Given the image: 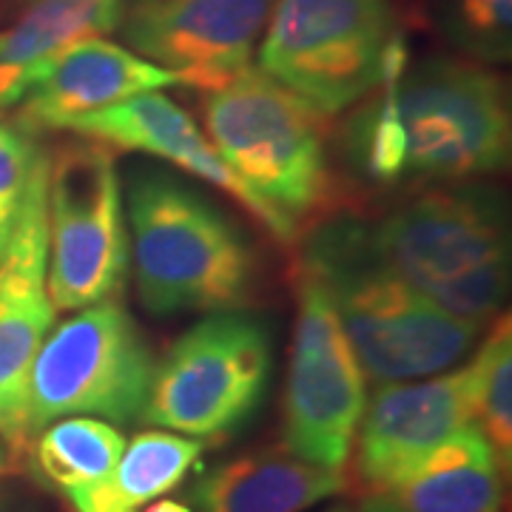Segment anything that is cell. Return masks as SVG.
Masks as SVG:
<instances>
[{"label": "cell", "instance_id": "1", "mask_svg": "<svg viewBox=\"0 0 512 512\" xmlns=\"http://www.w3.org/2000/svg\"><path fill=\"white\" fill-rule=\"evenodd\" d=\"M123 205L137 293L154 316L242 311L254 299V242L197 188L134 168Z\"/></svg>", "mask_w": 512, "mask_h": 512}, {"label": "cell", "instance_id": "2", "mask_svg": "<svg viewBox=\"0 0 512 512\" xmlns=\"http://www.w3.org/2000/svg\"><path fill=\"white\" fill-rule=\"evenodd\" d=\"M302 271L328 288L350 348L376 384L453 370L484 330L444 313L379 268L359 220H336L313 231L302 251Z\"/></svg>", "mask_w": 512, "mask_h": 512}, {"label": "cell", "instance_id": "3", "mask_svg": "<svg viewBox=\"0 0 512 512\" xmlns=\"http://www.w3.org/2000/svg\"><path fill=\"white\" fill-rule=\"evenodd\" d=\"M325 114L251 66L205 92V128L225 165L262 205L268 231L296 239V225L330 200Z\"/></svg>", "mask_w": 512, "mask_h": 512}, {"label": "cell", "instance_id": "4", "mask_svg": "<svg viewBox=\"0 0 512 512\" xmlns=\"http://www.w3.org/2000/svg\"><path fill=\"white\" fill-rule=\"evenodd\" d=\"M407 66L393 0H276L256 69L325 117L359 106Z\"/></svg>", "mask_w": 512, "mask_h": 512}, {"label": "cell", "instance_id": "5", "mask_svg": "<svg viewBox=\"0 0 512 512\" xmlns=\"http://www.w3.org/2000/svg\"><path fill=\"white\" fill-rule=\"evenodd\" d=\"M404 131V180L467 183L510 163V103L501 77L464 57H430L393 80Z\"/></svg>", "mask_w": 512, "mask_h": 512}, {"label": "cell", "instance_id": "6", "mask_svg": "<svg viewBox=\"0 0 512 512\" xmlns=\"http://www.w3.org/2000/svg\"><path fill=\"white\" fill-rule=\"evenodd\" d=\"M274 373L271 330L251 313H208L154 365L140 419L191 439H225L254 419Z\"/></svg>", "mask_w": 512, "mask_h": 512}, {"label": "cell", "instance_id": "7", "mask_svg": "<svg viewBox=\"0 0 512 512\" xmlns=\"http://www.w3.org/2000/svg\"><path fill=\"white\" fill-rule=\"evenodd\" d=\"M154 350L123 302L106 299L49 330L26 393L29 441L57 419L92 416L131 424L143 416Z\"/></svg>", "mask_w": 512, "mask_h": 512}, {"label": "cell", "instance_id": "8", "mask_svg": "<svg viewBox=\"0 0 512 512\" xmlns=\"http://www.w3.org/2000/svg\"><path fill=\"white\" fill-rule=\"evenodd\" d=\"M49 271L57 311H83L126 288V205L114 154L106 143H66L49 157L46 188Z\"/></svg>", "mask_w": 512, "mask_h": 512}, {"label": "cell", "instance_id": "9", "mask_svg": "<svg viewBox=\"0 0 512 512\" xmlns=\"http://www.w3.org/2000/svg\"><path fill=\"white\" fill-rule=\"evenodd\" d=\"M365 379L328 288L302 271L282 407L285 450L308 464L342 473L365 413Z\"/></svg>", "mask_w": 512, "mask_h": 512}, {"label": "cell", "instance_id": "10", "mask_svg": "<svg viewBox=\"0 0 512 512\" xmlns=\"http://www.w3.org/2000/svg\"><path fill=\"white\" fill-rule=\"evenodd\" d=\"M376 265L421 296L467 271L510 259V222L490 188H441L365 225Z\"/></svg>", "mask_w": 512, "mask_h": 512}, {"label": "cell", "instance_id": "11", "mask_svg": "<svg viewBox=\"0 0 512 512\" xmlns=\"http://www.w3.org/2000/svg\"><path fill=\"white\" fill-rule=\"evenodd\" d=\"M276 0H128L120 32L148 63L180 86L222 89L254 66Z\"/></svg>", "mask_w": 512, "mask_h": 512}, {"label": "cell", "instance_id": "12", "mask_svg": "<svg viewBox=\"0 0 512 512\" xmlns=\"http://www.w3.org/2000/svg\"><path fill=\"white\" fill-rule=\"evenodd\" d=\"M49 157L40 165L23 205L15 237L0 259V439L9 447L29 444L26 393L35 356L55 328L49 271V222H46Z\"/></svg>", "mask_w": 512, "mask_h": 512}, {"label": "cell", "instance_id": "13", "mask_svg": "<svg viewBox=\"0 0 512 512\" xmlns=\"http://www.w3.org/2000/svg\"><path fill=\"white\" fill-rule=\"evenodd\" d=\"M470 424V365L413 382L379 384L373 399H367L353 441L359 493L402 478Z\"/></svg>", "mask_w": 512, "mask_h": 512}, {"label": "cell", "instance_id": "14", "mask_svg": "<svg viewBox=\"0 0 512 512\" xmlns=\"http://www.w3.org/2000/svg\"><path fill=\"white\" fill-rule=\"evenodd\" d=\"M180 86L177 74L134 55L106 37L74 43L40 74L20 100L18 123L26 128H66L69 120L117 106L128 97Z\"/></svg>", "mask_w": 512, "mask_h": 512}, {"label": "cell", "instance_id": "15", "mask_svg": "<svg viewBox=\"0 0 512 512\" xmlns=\"http://www.w3.org/2000/svg\"><path fill=\"white\" fill-rule=\"evenodd\" d=\"M66 131L80 134L86 140H97L106 146L131 148L143 151L157 160L185 168L197 174L200 180L222 188L234 200L242 202L256 220L268 225V217L256 197L239 183L237 174L225 165L217 148L194 123V117L180 109L171 97L163 92H146L128 97L117 106H109L94 114H83L66 123Z\"/></svg>", "mask_w": 512, "mask_h": 512}, {"label": "cell", "instance_id": "16", "mask_svg": "<svg viewBox=\"0 0 512 512\" xmlns=\"http://www.w3.org/2000/svg\"><path fill=\"white\" fill-rule=\"evenodd\" d=\"M504 470L478 427H464L402 478L359 493L353 512H501Z\"/></svg>", "mask_w": 512, "mask_h": 512}, {"label": "cell", "instance_id": "17", "mask_svg": "<svg viewBox=\"0 0 512 512\" xmlns=\"http://www.w3.org/2000/svg\"><path fill=\"white\" fill-rule=\"evenodd\" d=\"M342 490V473L288 450H262L202 473L188 498L194 512H305Z\"/></svg>", "mask_w": 512, "mask_h": 512}, {"label": "cell", "instance_id": "18", "mask_svg": "<svg viewBox=\"0 0 512 512\" xmlns=\"http://www.w3.org/2000/svg\"><path fill=\"white\" fill-rule=\"evenodd\" d=\"M128 0H32L0 32V111L18 106L35 80L74 43L114 32Z\"/></svg>", "mask_w": 512, "mask_h": 512}, {"label": "cell", "instance_id": "19", "mask_svg": "<svg viewBox=\"0 0 512 512\" xmlns=\"http://www.w3.org/2000/svg\"><path fill=\"white\" fill-rule=\"evenodd\" d=\"M205 441L171 430H146L126 441L111 476L69 498L74 512H140L200 470Z\"/></svg>", "mask_w": 512, "mask_h": 512}, {"label": "cell", "instance_id": "20", "mask_svg": "<svg viewBox=\"0 0 512 512\" xmlns=\"http://www.w3.org/2000/svg\"><path fill=\"white\" fill-rule=\"evenodd\" d=\"M126 450V436L111 421L66 416L35 436V470L66 501L111 476Z\"/></svg>", "mask_w": 512, "mask_h": 512}, {"label": "cell", "instance_id": "21", "mask_svg": "<svg viewBox=\"0 0 512 512\" xmlns=\"http://www.w3.org/2000/svg\"><path fill=\"white\" fill-rule=\"evenodd\" d=\"M473 427L487 439L501 470L512 464V330L504 313L470 362Z\"/></svg>", "mask_w": 512, "mask_h": 512}, {"label": "cell", "instance_id": "22", "mask_svg": "<svg viewBox=\"0 0 512 512\" xmlns=\"http://www.w3.org/2000/svg\"><path fill=\"white\" fill-rule=\"evenodd\" d=\"M399 74H390L376 92L365 97L345 128L348 160L370 183L390 185L404 180V131L393 97V80Z\"/></svg>", "mask_w": 512, "mask_h": 512}, {"label": "cell", "instance_id": "23", "mask_svg": "<svg viewBox=\"0 0 512 512\" xmlns=\"http://www.w3.org/2000/svg\"><path fill=\"white\" fill-rule=\"evenodd\" d=\"M430 20L458 55L501 66L512 55V0H430Z\"/></svg>", "mask_w": 512, "mask_h": 512}, {"label": "cell", "instance_id": "24", "mask_svg": "<svg viewBox=\"0 0 512 512\" xmlns=\"http://www.w3.org/2000/svg\"><path fill=\"white\" fill-rule=\"evenodd\" d=\"M46 157L23 128L0 123V259L15 237L29 188Z\"/></svg>", "mask_w": 512, "mask_h": 512}, {"label": "cell", "instance_id": "25", "mask_svg": "<svg viewBox=\"0 0 512 512\" xmlns=\"http://www.w3.org/2000/svg\"><path fill=\"white\" fill-rule=\"evenodd\" d=\"M140 512H194V510H191V504L174 501V498H157V501H151V504L143 507Z\"/></svg>", "mask_w": 512, "mask_h": 512}, {"label": "cell", "instance_id": "26", "mask_svg": "<svg viewBox=\"0 0 512 512\" xmlns=\"http://www.w3.org/2000/svg\"><path fill=\"white\" fill-rule=\"evenodd\" d=\"M9 467V456H6V447H3V441H0V473Z\"/></svg>", "mask_w": 512, "mask_h": 512}, {"label": "cell", "instance_id": "27", "mask_svg": "<svg viewBox=\"0 0 512 512\" xmlns=\"http://www.w3.org/2000/svg\"><path fill=\"white\" fill-rule=\"evenodd\" d=\"M325 512H353V510H350V507H342V504H339V507H330V510H325Z\"/></svg>", "mask_w": 512, "mask_h": 512}]
</instances>
